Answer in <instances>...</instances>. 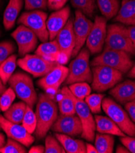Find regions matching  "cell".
<instances>
[{
	"instance_id": "obj_1",
	"label": "cell",
	"mask_w": 135,
	"mask_h": 153,
	"mask_svg": "<svg viewBox=\"0 0 135 153\" xmlns=\"http://www.w3.org/2000/svg\"><path fill=\"white\" fill-rule=\"evenodd\" d=\"M58 109L56 102L50 95H39L35 113L37 127L34 132L38 139H42L46 137L58 117Z\"/></svg>"
},
{
	"instance_id": "obj_2",
	"label": "cell",
	"mask_w": 135,
	"mask_h": 153,
	"mask_svg": "<svg viewBox=\"0 0 135 153\" xmlns=\"http://www.w3.org/2000/svg\"><path fill=\"white\" fill-rule=\"evenodd\" d=\"M105 48L135 56V47L129 36L128 29L121 23L111 24L107 27Z\"/></svg>"
},
{
	"instance_id": "obj_3",
	"label": "cell",
	"mask_w": 135,
	"mask_h": 153,
	"mask_svg": "<svg viewBox=\"0 0 135 153\" xmlns=\"http://www.w3.org/2000/svg\"><path fill=\"white\" fill-rule=\"evenodd\" d=\"M90 52L87 48L81 49L69 64V72L65 80L66 84L86 82L91 83L93 73L89 65Z\"/></svg>"
},
{
	"instance_id": "obj_4",
	"label": "cell",
	"mask_w": 135,
	"mask_h": 153,
	"mask_svg": "<svg viewBox=\"0 0 135 153\" xmlns=\"http://www.w3.org/2000/svg\"><path fill=\"white\" fill-rule=\"evenodd\" d=\"M91 65L107 66L126 73L133 67V61L130 55L125 51L104 48L102 53L94 58Z\"/></svg>"
},
{
	"instance_id": "obj_5",
	"label": "cell",
	"mask_w": 135,
	"mask_h": 153,
	"mask_svg": "<svg viewBox=\"0 0 135 153\" xmlns=\"http://www.w3.org/2000/svg\"><path fill=\"white\" fill-rule=\"evenodd\" d=\"M8 83L17 97L32 109L38 101V97L31 76L23 72H17L12 74Z\"/></svg>"
},
{
	"instance_id": "obj_6",
	"label": "cell",
	"mask_w": 135,
	"mask_h": 153,
	"mask_svg": "<svg viewBox=\"0 0 135 153\" xmlns=\"http://www.w3.org/2000/svg\"><path fill=\"white\" fill-rule=\"evenodd\" d=\"M102 109L118 127L125 134L135 137V124L122 107L110 98H105L102 102Z\"/></svg>"
},
{
	"instance_id": "obj_7",
	"label": "cell",
	"mask_w": 135,
	"mask_h": 153,
	"mask_svg": "<svg viewBox=\"0 0 135 153\" xmlns=\"http://www.w3.org/2000/svg\"><path fill=\"white\" fill-rule=\"evenodd\" d=\"M92 88L93 90L102 92L114 87L123 79V73L113 68L97 65L92 67Z\"/></svg>"
},
{
	"instance_id": "obj_8",
	"label": "cell",
	"mask_w": 135,
	"mask_h": 153,
	"mask_svg": "<svg viewBox=\"0 0 135 153\" xmlns=\"http://www.w3.org/2000/svg\"><path fill=\"white\" fill-rule=\"evenodd\" d=\"M48 14L42 10H34L24 12L17 21L18 24L23 25L31 29L42 43L48 42L49 33L46 26Z\"/></svg>"
},
{
	"instance_id": "obj_9",
	"label": "cell",
	"mask_w": 135,
	"mask_h": 153,
	"mask_svg": "<svg viewBox=\"0 0 135 153\" xmlns=\"http://www.w3.org/2000/svg\"><path fill=\"white\" fill-rule=\"evenodd\" d=\"M17 63L20 68L31 74L34 78L45 76L59 65L57 62L48 60L35 54H27L23 58L19 59Z\"/></svg>"
},
{
	"instance_id": "obj_10",
	"label": "cell",
	"mask_w": 135,
	"mask_h": 153,
	"mask_svg": "<svg viewBox=\"0 0 135 153\" xmlns=\"http://www.w3.org/2000/svg\"><path fill=\"white\" fill-rule=\"evenodd\" d=\"M107 19L104 17L96 16L94 22L86 42V48L93 54L100 53L105 43L107 36Z\"/></svg>"
},
{
	"instance_id": "obj_11",
	"label": "cell",
	"mask_w": 135,
	"mask_h": 153,
	"mask_svg": "<svg viewBox=\"0 0 135 153\" xmlns=\"http://www.w3.org/2000/svg\"><path fill=\"white\" fill-rule=\"evenodd\" d=\"M74 100L76 112L82 125L81 137L88 142H93L96 131L95 119L93 118L91 111L85 101L79 100L76 97L74 98Z\"/></svg>"
},
{
	"instance_id": "obj_12",
	"label": "cell",
	"mask_w": 135,
	"mask_h": 153,
	"mask_svg": "<svg viewBox=\"0 0 135 153\" xmlns=\"http://www.w3.org/2000/svg\"><path fill=\"white\" fill-rule=\"evenodd\" d=\"M93 25V22L88 19L81 11L76 10L74 21V32L76 37V45L71 57H76L81 50L91 31Z\"/></svg>"
},
{
	"instance_id": "obj_13",
	"label": "cell",
	"mask_w": 135,
	"mask_h": 153,
	"mask_svg": "<svg viewBox=\"0 0 135 153\" xmlns=\"http://www.w3.org/2000/svg\"><path fill=\"white\" fill-rule=\"evenodd\" d=\"M68 72L69 68L59 64L47 74L43 76L37 82L38 85L50 95L55 94L59 87L65 81Z\"/></svg>"
},
{
	"instance_id": "obj_14",
	"label": "cell",
	"mask_w": 135,
	"mask_h": 153,
	"mask_svg": "<svg viewBox=\"0 0 135 153\" xmlns=\"http://www.w3.org/2000/svg\"><path fill=\"white\" fill-rule=\"evenodd\" d=\"M11 36L16 41L18 47L20 56L34 51L38 44V37L31 29L21 25L11 34Z\"/></svg>"
},
{
	"instance_id": "obj_15",
	"label": "cell",
	"mask_w": 135,
	"mask_h": 153,
	"mask_svg": "<svg viewBox=\"0 0 135 153\" xmlns=\"http://www.w3.org/2000/svg\"><path fill=\"white\" fill-rule=\"evenodd\" d=\"M51 129L55 133L76 137L82 133V125L78 115L60 114Z\"/></svg>"
},
{
	"instance_id": "obj_16",
	"label": "cell",
	"mask_w": 135,
	"mask_h": 153,
	"mask_svg": "<svg viewBox=\"0 0 135 153\" xmlns=\"http://www.w3.org/2000/svg\"><path fill=\"white\" fill-rule=\"evenodd\" d=\"M0 126L8 137L21 143L26 147L30 146L34 142V137L29 134L22 125L12 123L1 115Z\"/></svg>"
},
{
	"instance_id": "obj_17",
	"label": "cell",
	"mask_w": 135,
	"mask_h": 153,
	"mask_svg": "<svg viewBox=\"0 0 135 153\" xmlns=\"http://www.w3.org/2000/svg\"><path fill=\"white\" fill-rule=\"evenodd\" d=\"M74 17L70 16L65 26L58 33L55 38L61 53L65 54L69 59L71 57L76 45V37L74 32Z\"/></svg>"
},
{
	"instance_id": "obj_18",
	"label": "cell",
	"mask_w": 135,
	"mask_h": 153,
	"mask_svg": "<svg viewBox=\"0 0 135 153\" xmlns=\"http://www.w3.org/2000/svg\"><path fill=\"white\" fill-rule=\"evenodd\" d=\"M71 15L69 6L52 13L46 20V26L50 41L55 40L58 33L65 26Z\"/></svg>"
},
{
	"instance_id": "obj_19",
	"label": "cell",
	"mask_w": 135,
	"mask_h": 153,
	"mask_svg": "<svg viewBox=\"0 0 135 153\" xmlns=\"http://www.w3.org/2000/svg\"><path fill=\"white\" fill-rule=\"evenodd\" d=\"M109 94L121 104L135 100V81L127 80L119 83L110 91Z\"/></svg>"
},
{
	"instance_id": "obj_20",
	"label": "cell",
	"mask_w": 135,
	"mask_h": 153,
	"mask_svg": "<svg viewBox=\"0 0 135 153\" xmlns=\"http://www.w3.org/2000/svg\"><path fill=\"white\" fill-rule=\"evenodd\" d=\"M114 20L126 25H135V0H122Z\"/></svg>"
},
{
	"instance_id": "obj_21",
	"label": "cell",
	"mask_w": 135,
	"mask_h": 153,
	"mask_svg": "<svg viewBox=\"0 0 135 153\" xmlns=\"http://www.w3.org/2000/svg\"><path fill=\"white\" fill-rule=\"evenodd\" d=\"M75 97L69 87H63L60 91V95L58 100V109L61 114L72 115L76 114L75 108Z\"/></svg>"
},
{
	"instance_id": "obj_22",
	"label": "cell",
	"mask_w": 135,
	"mask_h": 153,
	"mask_svg": "<svg viewBox=\"0 0 135 153\" xmlns=\"http://www.w3.org/2000/svg\"><path fill=\"white\" fill-rule=\"evenodd\" d=\"M96 131L100 134H107L124 137L126 134L108 117L96 115L94 117Z\"/></svg>"
},
{
	"instance_id": "obj_23",
	"label": "cell",
	"mask_w": 135,
	"mask_h": 153,
	"mask_svg": "<svg viewBox=\"0 0 135 153\" xmlns=\"http://www.w3.org/2000/svg\"><path fill=\"white\" fill-rule=\"evenodd\" d=\"M23 6V0H10L3 15V25L6 30H10L14 26Z\"/></svg>"
},
{
	"instance_id": "obj_24",
	"label": "cell",
	"mask_w": 135,
	"mask_h": 153,
	"mask_svg": "<svg viewBox=\"0 0 135 153\" xmlns=\"http://www.w3.org/2000/svg\"><path fill=\"white\" fill-rule=\"evenodd\" d=\"M55 136L58 142L64 148L68 153H85L86 152V145L80 140L74 139L69 135L55 133Z\"/></svg>"
},
{
	"instance_id": "obj_25",
	"label": "cell",
	"mask_w": 135,
	"mask_h": 153,
	"mask_svg": "<svg viewBox=\"0 0 135 153\" xmlns=\"http://www.w3.org/2000/svg\"><path fill=\"white\" fill-rule=\"evenodd\" d=\"M61 51L58 43L55 39L50 42L43 43L37 48L35 54L52 62H57Z\"/></svg>"
},
{
	"instance_id": "obj_26",
	"label": "cell",
	"mask_w": 135,
	"mask_h": 153,
	"mask_svg": "<svg viewBox=\"0 0 135 153\" xmlns=\"http://www.w3.org/2000/svg\"><path fill=\"white\" fill-rule=\"evenodd\" d=\"M26 107L27 104L24 101L14 103L7 111L4 112V117L12 123L20 125L22 123Z\"/></svg>"
},
{
	"instance_id": "obj_27",
	"label": "cell",
	"mask_w": 135,
	"mask_h": 153,
	"mask_svg": "<svg viewBox=\"0 0 135 153\" xmlns=\"http://www.w3.org/2000/svg\"><path fill=\"white\" fill-rule=\"evenodd\" d=\"M97 3L102 14L107 20L116 17L120 9L119 0H97Z\"/></svg>"
},
{
	"instance_id": "obj_28",
	"label": "cell",
	"mask_w": 135,
	"mask_h": 153,
	"mask_svg": "<svg viewBox=\"0 0 135 153\" xmlns=\"http://www.w3.org/2000/svg\"><path fill=\"white\" fill-rule=\"evenodd\" d=\"M114 143V137L111 134L99 133L96 135L95 147L98 153H112Z\"/></svg>"
},
{
	"instance_id": "obj_29",
	"label": "cell",
	"mask_w": 135,
	"mask_h": 153,
	"mask_svg": "<svg viewBox=\"0 0 135 153\" xmlns=\"http://www.w3.org/2000/svg\"><path fill=\"white\" fill-rule=\"evenodd\" d=\"M17 59V55L12 54L0 65V78L5 85L16 68Z\"/></svg>"
},
{
	"instance_id": "obj_30",
	"label": "cell",
	"mask_w": 135,
	"mask_h": 153,
	"mask_svg": "<svg viewBox=\"0 0 135 153\" xmlns=\"http://www.w3.org/2000/svg\"><path fill=\"white\" fill-rule=\"evenodd\" d=\"M71 3L74 8L89 18L93 17L97 8L96 0H71Z\"/></svg>"
},
{
	"instance_id": "obj_31",
	"label": "cell",
	"mask_w": 135,
	"mask_h": 153,
	"mask_svg": "<svg viewBox=\"0 0 135 153\" xmlns=\"http://www.w3.org/2000/svg\"><path fill=\"white\" fill-rule=\"evenodd\" d=\"M72 94L76 98L83 100L87 96L90 95L91 88L88 82H80L70 84L69 86Z\"/></svg>"
},
{
	"instance_id": "obj_32",
	"label": "cell",
	"mask_w": 135,
	"mask_h": 153,
	"mask_svg": "<svg viewBox=\"0 0 135 153\" xmlns=\"http://www.w3.org/2000/svg\"><path fill=\"white\" fill-rule=\"evenodd\" d=\"M22 126L31 134L35 132L37 127L35 114L33 112L32 109L27 105L22 121Z\"/></svg>"
},
{
	"instance_id": "obj_33",
	"label": "cell",
	"mask_w": 135,
	"mask_h": 153,
	"mask_svg": "<svg viewBox=\"0 0 135 153\" xmlns=\"http://www.w3.org/2000/svg\"><path fill=\"white\" fill-rule=\"evenodd\" d=\"M105 97L103 94H90L85 98V101L91 112L99 114L101 112L102 100Z\"/></svg>"
},
{
	"instance_id": "obj_34",
	"label": "cell",
	"mask_w": 135,
	"mask_h": 153,
	"mask_svg": "<svg viewBox=\"0 0 135 153\" xmlns=\"http://www.w3.org/2000/svg\"><path fill=\"white\" fill-rule=\"evenodd\" d=\"M45 151L46 153H65L66 151L58 140L51 135L46 136L45 139Z\"/></svg>"
},
{
	"instance_id": "obj_35",
	"label": "cell",
	"mask_w": 135,
	"mask_h": 153,
	"mask_svg": "<svg viewBox=\"0 0 135 153\" xmlns=\"http://www.w3.org/2000/svg\"><path fill=\"white\" fill-rule=\"evenodd\" d=\"M26 149L21 143L8 137L5 145L0 149V153H26Z\"/></svg>"
},
{
	"instance_id": "obj_36",
	"label": "cell",
	"mask_w": 135,
	"mask_h": 153,
	"mask_svg": "<svg viewBox=\"0 0 135 153\" xmlns=\"http://www.w3.org/2000/svg\"><path fill=\"white\" fill-rule=\"evenodd\" d=\"M15 97L16 94L11 87L4 91V92L0 97V107L3 112H5L10 108L15 99Z\"/></svg>"
},
{
	"instance_id": "obj_37",
	"label": "cell",
	"mask_w": 135,
	"mask_h": 153,
	"mask_svg": "<svg viewBox=\"0 0 135 153\" xmlns=\"http://www.w3.org/2000/svg\"><path fill=\"white\" fill-rule=\"evenodd\" d=\"M15 46L10 41L0 43V65L15 51Z\"/></svg>"
},
{
	"instance_id": "obj_38",
	"label": "cell",
	"mask_w": 135,
	"mask_h": 153,
	"mask_svg": "<svg viewBox=\"0 0 135 153\" xmlns=\"http://www.w3.org/2000/svg\"><path fill=\"white\" fill-rule=\"evenodd\" d=\"M24 7L26 10H45L48 7V0H24Z\"/></svg>"
},
{
	"instance_id": "obj_39",
	"label": "cell",
	"mask_w": 135,
	"mask_h": 153,
	"mask_svg": "<svg viewBox=\"0 0 135 153\" xmlns=\"http://www.w3.org/2000/svg\"><path fill=\"white\" fill-rule=\"evenodd\" d=\"M120 140L130 152L135 153V137L131 136H124L120 137Z\"/></svg>"
},
{
	"instance_id": "obj_40",
	"label": "cell",
	"mask_w": 135,
	"mask_h": 153,
	"mask_svg": "<svg viewBox=\"0 0 135 153\" xmlns=\"http://www.w3.org/2000/svg\"><path fill=\"white\" fill-rule=\"evenodd\" d=\"M68 0H48V7L51 10H58L64 7Z\"/></svg>"
},
{
	"instance_id": "obj_41",
	"label": "cell",
	"mask_w": 135,
	"mask_h": 153,
	"mask_svg": "<svg viewBox=\"0 0 135 153\" xmlns=\"http://www.w3.org/2000/svg\"><path fill=\"white\" fill-rule=\"evenodd\" d=\"M125 108L132 121L135 123V100L125 103Z\"/></svg>"
},
{
	"instance_id": "obj_42",
	"label": "cell",
	"mask_w": 135,
	"mask_h": 153,
	"mask_svg": "<svg viewBox=\"0 0 135 153\" xmlns=\"http://www.w3.org/2000/svg\"><path fill=\"white\" fill-rule=\"evenodd\" d=\"M45 151V147L43 145H37L32 146L29 151V153H43Z\"/></svg>"
},
{
	"instance_id": "obj_43",
	"label": "cell",
	"mask_w": 135,
	"mask_h": 153,
	"mask_svg": "<svg viewBox=\"0 0 135 153\" xmlns=\"http://www.w3.org/2000/svg\"><path fill=\"white\" fill-rule=\"evenodd\" d=\"M127 29H128L129 36L135 47V25L129 26L127 27Z\"/></svg>"
},
{
	"instance_id": "obj_44",
	"label": "cell",
	"mask_w": 135,
	"mask_h": 153,
	"mask_svg": "<svg viewBox=\"0 0 135 153\" xmlns=\"http://www.w3.org/2000/svg\"><path fill=\"white\" fill-rule=\"evenodd\" d=\"M86 149L87 153H98V151L95 146L90 143H86Z\"/></svg>"
},
{
	"instance_id": "obj_45",
	"label": "cell",
	"mask_w": 135,
	"mask_h": 153,
	"mask_svg": "<svg viewBox=\"0 0 135 153\" xmlns=\"http://www.w3.org/2000/svg\"><path fill=\"white\" fill-rule=\"evenodd\" d=\"M116 153H129L130 152L129 150L124 146H121V145H118L116 151Z\"/></svg>"
},
{
	"instance_id": "obj_46",
	"label": "cell",
	"mask_w": 135,
	"mask_h": 153,
	"mask_svg": "<svg viewBox=\"0 0 135 153\" xmlns=\"http://www.w3.org/2000/svg\"><path fill=\"white\" fill-rule=\"evenodd\" d=\"M127 76L128 78L135 79V64H134V65H133L131 68L129 70Z\"/></svg>"
},
{
	"instance_id": "obj_47",
	"label": "cell",
	"mask_w": 135,
	"mask_h": 153,
	"mask_svg": "<svg viewBox=\"0 0 135 153\" xmlns=\"http://www.w3.org/2000/svg\"><path fill=\"white\" fill-rule=\"evenodd\" d=\"M6 144V140H5V135L0 133V149H1Z\"/></svg>"
},
{
	"instance_id": "obj_48",
	"label": "cell",
	"mask_w": 135,
	"mask_h": 153,
	"mask_svg": "<svg viewBox=\"0 0 135 153\" xmlns=\"http://www.w3.org/2000/svg\"><path fill=\"white\" fill-rule=\"evenodd\" d=\"M6 90V85L3 84L1 78H0V95H1Z\"/></svg>"
},
{
	"instance_id": "obj_49",
	"label": "cell",
	"mask_w": 135,
	"mask_h": 153,
	"mask_svg": "<svg viewBox=\"0 0 135 153\" xmlns=\"http://www.w3.org/2000/svg\"><path fill=\"white\" fill-rule=\"evenodd\" d=\"M0 97H1V95H0ZM0 111H1V107H0ZM1 129V126H0V130Z\"/></svg>"
},
{
	"instance_id": "obj_50",
	"label": "cell",
	"mask_w": 135,
	"mask_h": 153,
	"mask_svg": "<svg viewBox=\"0 0 135 153\" xmlns=\"http://www.w3.org/2000/svg\"><path fill=\"white\" fill-rule=\"evenodd\" d=\"M1 0H0V5H1Z\"/></svg>"
},
{
	"instance_id": "obj_51",
	"label": "cell",
	"mask_w": 135,
	"mask_h": 153,
	"mask_svg": "<svg viewBox=\"0 0 135 153\" xmlns=\"http://www.w3.org/2000/svg\"><path fill=\"white\" fill-rule=\"evenodd\" d=\"M0 35H1V33H0Z\"/></svg>"
}]
</instances>
